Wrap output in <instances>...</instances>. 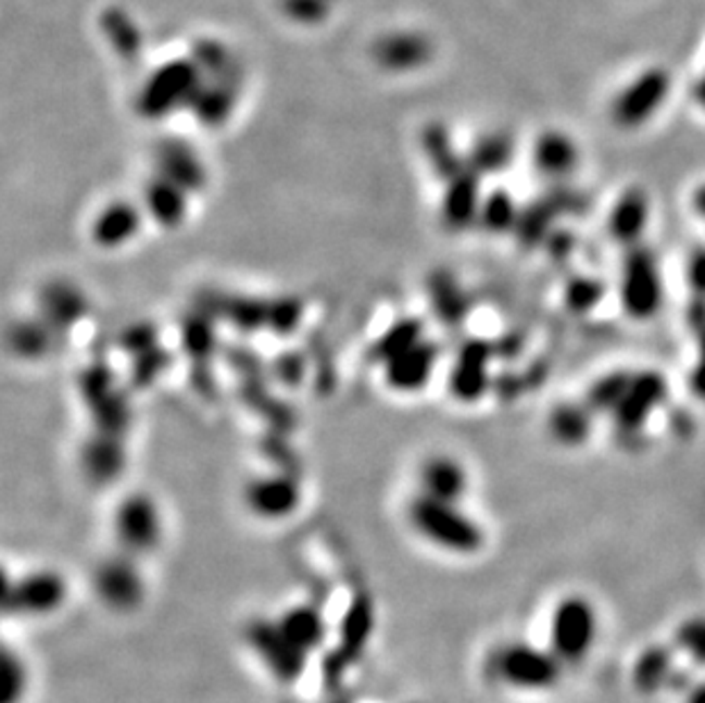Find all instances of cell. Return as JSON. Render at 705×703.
<instances>
[{"label":"cell","mask_w":705,"mask_h":703,"mask_svg":"<svg viewBox=\"0 0 705 703\" xmlns=\"http://www.w3.org/2000/svg\"><path fill=\"white\" fill-rule=\"evenodd\" d=\"M406 516L423 539L443 551L470 555L484 547V530L459 507V503H445L418 493L408 503Z\"/></svg>","instance_id":"obj_1"},{"label":"cell","mask_w":705,"mask_h":703,"mask_svg":"<svg viewBox=\"0 0 705 703\" xmlns=\"http://www.w3.org/2000/svg\"><path fill=\"white\" fill-rule=\"evenodd\" d=\"M493 676L516 690H551L562 676V661L553 651H543L526 642L500 646L491 657Z\"/></svg>","instance_id":"obj_2"},{"label":"cell","mask_w":705,"mask_h":703,"mask_svg":"<svg viewBox=\"0 0 705 703\" xmlns=\"http://www.w3.org/2000/svg\"><path fill=\"white\" fill-rule=\"evenodd\" d=\"M244 640L261 661V665L275 676L279 683L286 686L298 683L302 674L306 671L309 653H304L288 638L277 619H265V617L252 619L247 624Z\"/></svg>","instance_id":"obj_3"},{"label":"cell","mask_w":705,"mask_h":703,"mask_svg":"<svg viewBox=\"0 0 705 703\" xmlns=\"http://www.w3.org/2000/svg\"><path fill=\"white\" fill-rule=\"evenodd\" d=\"M201 70L197 62L180 60L161 66L140 92L138 108L144 120H163L172 110L190 105L201 87Z\"/></svg>","instance_id":"obj_4"},{"label":"cell","mask_w":705,"mask_h":703,"mask_svg":"<svg viewBox=\"0 0 705 703\" xmlns=\"http://www.w3.org/2000/svg\"><path fill=\"white\" fill-rule=\"evenodd\" d=\"M621 304L634 321H649L663 306V279L646 247H632L621 272Z\"/></svg>","instance_id":"obj_5"},{"label":"cell","mask_w":705,"mask_h":703,"mask_svg":"<svg viewBox=\"0 0 705 703\" xmlns=\"http://www.w3.org/2000/svg\"><path fill=\"white\" fill-rule=\"evenodd\" d=\"M596 640V612L582 597L564 599L551 622V651L562 663H578Z\"/></svg>","instance_id":"obj_6"},{"label":"cell","mask_w":705,"mask_h":703,"mask_svg":"<svg viewBox=\"0 0 705 703\" xmlns=\"http://www.w3.org/2000/svg\"><path fill=\"white\" fill-rule=\"evenodd\" d=\"M115 535L122 553L130 557L149 555L163 539L161 510L147 493L126 495L115 514Z\"/></svg>","instance_id":"obj_7"},{"label":"cell","mask_w":705,"mask_h":703,"mask_svg":"<svg viewBox=\"0 0 705 703\" xmlns=\"http://www.w3.org/2000/svg\"><path fill=\"white\" fill-rule=\"evenodd\" d=\"M66 601V582L58 572L39 569L5 582V612L21 617L53 615Z\"/></svg>","instance_id":"obj_8"},{"label":"cell","mask_w":705,"mask_h":703,"mask_svg":"<svg viewBox=\"0 0 705 703\" xmlns=\"http://www.w3.org/2000/svg\"><path fill=\"white\" fill-rule=\"evenodd\" d=\"M95 589L103 605L115 612L138 610L147 597V585L138 564H135V557L126 553L108 557L99 564L95 574Z\"/></svg>","instance_id":"obj_9"},{"label":"cell","mask_w":705,"mask_h":703,"mask_svg":"<svg viewBox=\"0 0 705 703\" xmlns=\"http://www.w3.org/2000/svg\"><path fill=\"white\" fill-rule=\"evenodd\" d=\"M669 74L649 70L637 76L612 103V120L621 128H637L646 124L669 97Z\"/></svg>","instance_id":"obj_10"},{"label":"cell","mask_w":705,"mask_h":703,"mask_svg":"<svg viewBox=\"0 0 705 703\" xmlns=\"http://www.w3.org/2000/svg\"><path fill=\"white\" fill-rule=\"evenodd\" d=\"M669 396V387L665 377L653 371H644L640 375H632L630 387L617 410L612 412L614 427H617L619 437L624 435H642V429L651 414L663 404Z\"/></svg>","instance_id":"obj_11"},{"label":"cell","mask_w":705,"mask_h":703,"mask_svg":"<svg viewBox=\"0 0 705 703\" xmlns=\"http://www.w3.org/2000/svg\"><path fill=\"white\" fill-rule=\"evenodd\" d=\"M302 491L290 475H261L244 489V503L259 518H288L300 507Z\"/></svg>","instance_id":"obj_12"},{"label":"cell","mask_w":705,"mask_h":703,"mask_svg":"<svg viewBox=\"0 0 705 703\" xmlns=\"http://www.w3.org/2000/svg\"><path fill=\"white\" fill-rule=\"evenodd\" d=\"M493 359V346L484 340H468L457 352L450 373V393L462 400H480L489 389V364Z\"/></svg>","instance_id":"obj_13"},{"label":"cell","mask_w":705,"mask_h":703,"mask_svg":"<svg viewBox=\"0 0 705 703\" xmlns=\"http://www.w3.org/2000/svg\"><path fill=\"white\" fill-rule=\"evenodd\" d=\"M482 190H480V174L470 167L448 178V188L443 194L441 215L443 222L454 231H464L470 224H477L482 209Z\"/></svg>","instance_id":"obj_14"},{"label":"cell","mask_w":705,"mask_h":703,"mask_svg":"<svg viewBox=\"0 0 705 703\" xmlns=\"http://www.w3.org/2000/svg\"><path fill=\"white\" fill-rule=\"evenodd\" d=\"M373 624H375V610L368 597H356L348 612L343 622H340V630H338V646L333 651L336 657V669L331 674V680L340 678L356 657L366 649L368 640H370V632H373Z\"/></svg>","instance_id":"obj_15"},{"label":"cell","mask_w":705,"mask_h":703,"mask_svg":"<svg viewBox=\"0 0 705 703\" xmlns=\"http://www.w3.org/2000/svg\"><path fill=\"white\" fill-rule=\"evenodd\" d=\"M439 346L431 340H420L418 346L406 350L404 354L391 359L386 364V384L398 393H416L423 391L439 361Z\"/></svg>","instance_id":"obj_16"},{"label":"cell","mask_w":705,"mask_h":703,"mask_svg":"<svg viewBox=\"0 0 705 703\" xmlns=\"http://www.w3.org/2000/svg\"><path fill=\"white\" fill-rule=\"evenodd\" d=\"M418 487L423 495L445 503H459L468 489V473L450 455H431L418 468Z\"/></svg>","instance_id":"obj_17"},{"label":"cell","mask_w":705,"mask_h":703,"mask_svg":"<svg viewBox=\"0 0 705 703\" xmlns=\"http://www.w3.org/2000/svg\"><path fill=\"white\" fill-rule=\"evenodd\" d=\"M142 229V211L130 201H112L95 217L92 240L103 249L128 244Z\"/></svg>","instance_id":"obj_18"},{"label":"cell","mask_w":705,"mask_h":703,"mask_svg":"<svg viewBox=\"0 0 705 703\" xmlns=\"http://www.w3.org/2000/svg\"><path fill=\"white\" fill-rule=\"evenodd\" d=\"M281 630L304 653H315L327 644L329 624L315 603H298L277 617Z\"/></svg>","instance_id":"obj_19"},{"label":"cell","mask_w":705,"mask_h":703,"mask_svg":"<svg viewBox=\"0 0 705 703\" xmlns=\"http://www.w3.org/2000/svg\"><path fill=\"white\" fill-rule=\"evenodd\" d=\"M188 194L174 180L158 174L144 190V213H149L163 229H176L188 215Z\"/></svg>","instance_id":"obj_20"},{"label":"cell","mask_w":705,"mask_h":703,"mask_svg":"<svg viewBox=\"0 0 705 703\" xmlns=\"http://www.w3.org/2000/svg\"><path fill=\"white\" fill-rule=\"evenodd\" d=\"M649 222V197L642 188H630L614 203L609 215V234L621 244H637Z\"/></svg>","instance_id":"obj_21"},{"label":"cell","mask_w":705,"mask_h":703,"mask_svg":"<svg viewBox=\"0 0 705 703\" xmlns=\"http://www.w3.org/2000/svg\"><path fill=\"white\" fill-rule=\"evenodd\" d=\"M429 53H431V43L423 35L406 33V30L383 37L375 49L379 64L393 72L418 70V66L429 58Z\"/></svg>","instance_id":"obj_22"},{"label":"cell","mask_w":705,"mask_h":703,"mask_svg":"<svg viewBox=\"0 0 705 703\" xmlns=\"http://www.w3.org/2000/svg\"><path fill=\"white\" fill-rule=\"evenodd\" d=\"M578 147L559 130L543 133L534 145V165L543 176L564 178L578 165Z\"/></svg>","instance_id":"obj_23"},{"label":"cell","mask_w":705,"mask_h":703,"mask_svg":"<svg viewBox=\"0 0 705 703\" xmlns=\"http://www.w3.org/2000/svg\"><path fill=\"white\" fill-rule=\"evenodd\" d=\"M158 167H161L158 174L174 180L186 192L199 190L203 186V178H206L203 163L188 145H165L158 151Z\"/></svg>","instance_id":"obj_24"},{"label":"cell","mask_w":705,"mask_h":703,"mask_svg":"<svg viewBox=\"0 0 705 703\" xmlns=\"http://www.w3.org/2000/svg\"><path fill=\"white\" fill-rule=\"evenodd\" d=\"M83 464L87 468V475L97 482H108L110 478L124 468V450L122 443L115 439L112 432H105L97 441H89L83 455Z\"/></svg>","instance_id":"obj_25"},{"label":"cell","mask_w":705,"mask_h":703,"mask_svg":"<svg viewBox=\"0 0 705 703\" xmlns=\"http://www.w3.org/2000/svg\"><path fill=\"white\" fill-rule=\"evenodd\" d=\"M591 418H594V414L589 412L587 404H574V402L559 404L555 406L549 418L551 435L562 445H580L591 435Z\"/></svg>","instance_id":"obj_26"},{"label":"cell","mask_w":705,"mask_h":703,"mask_svg":"<svg viewBox=\"0 0 705 703\" xmlns=\"http://www.w3.org/2000/svg\"><path fill=\"white\" fill-rule=\"evenodd\" d=\"M673 655L665 646H653L646 649L640 661L634 663V686L642 692H655L665 686H671L673 680Z\"/></svg>","instance_id":"obj_27"},{"label":"cell","mask_w":705,"mask_h":703,"mask_svg":"<svg viewBox=\"0 0 705 703\" xmlns=\"http://www.w3.org/2000/svg\"><path fill=\"white\" fill-rule=\"evenodd\" d=\"M512 158H514V142L509 135L493 133L482 140H477L470 153L468 167L475 170L480 176L495 174V172H503L509 165Z\"/></svg>","instance_id":"obj_28"},{"label":"cell","mask_w":705,"mask_h":703,"mask_svg":"<svg viewBox=\"0 0 705 703\" xmlns=\"http://www.w3.org/2000/svg\"><path fill=\"white\" fill-rule=\"evenodd\" d=\"M518 215L520 211L516 206L514 197L505 190H493L482 199L480 219H477V224L489 234H507L516 229Z\"/></svg>","instance_id":"obj_29"},{"label":"cell","mask_w":705,"mask_h":703,"mask_svg":"<svg viewBox=\"0 0 705 703\" xmlns=\"http://www.w3.org/2000/svg\"><path fill=\"white\" fill-rule=\"evenodd\" d=\"M559 211L551 199L532 203L530 209H523L516 222V236L523 244H541L551 238V226Z\"/></svg>","instance_id":"obj_30"},{"label":"cell","mask_w":705,"mask_h":703,"mask_svg":"<svg viewBox=\"0 0 705 703\" xmlns=\"http://www.w3.org/2000/svg\"><path fill=\"white\" fill-rule=\"evenodd\" d=\"M41 306H43V317H47V321H51L55 325H72L85 311V300L76 288L55 284L47 292H43Z\"/></svg>","instance_id":"obj_31"},{"label":"cell","mask_w":705,"mask_h":703,"mask_svg":"<svg viewBox=\"0 0 705 703\" xmlns=\"http://www.w3.org/2000/svg\"><path fill=\"white\" fill-rule=\"evenodd\" d=\"M423 340V323L416 321V317H404V321L395 323L389 331H386L379 343L375 346V354L389 364L391 359L404 354L406 350H412Z\"/></svg>","instance_id":"obj_32"},{"label":"cell","mask_w":705,"mask_h":703,"mask_svg":"<svg viewBox=\"0 0 705 703\" xmlns=\"http://www.w3.org/2000/svg\"><path fill=\"white\" fill-rule=\"evenodd\" d=\"M632 381L630 373L617 371V373H609L605 377H601L594 387L589 389L584 404L589 406L591 414H603V412H614L617 410V404L621 402V398L626 396L628 387Z\"/></svg>","instance_id":"obj_33"},{"label":"cell","mask_w":705,"mask_h":703,"mask_svg":"<svg viewBox=\"0 0 705 703\" xmlns=\"http://www.w3.org/2000/svg\"><path fill=\"white\" fill-rule=\"evenodd\" d=\"M0 701L3 703H21L26 690H28V669L24 661L10 649H3V657H0Z\"/></svg>","instance_id":"obj_34"},{"label":"cell","mask_w":705,"mask_h":703,"mask_svg":"<svg viewBox=\"0 0 705 703\" xmlns=\"http://www.w3.org/2000/svg\"><path fill=\"white\" fill-rule=\"evenodd\" d=\"M603 284L591 277H574L566 286V306L574 313H587L603 300Z\"/></svg>","instance_id":"obj_35"},{"label":"cell","mask_w":705,"mask_h":703,"mask_svg":"<svg viewBox=\"0 0 705 703\" xmlns=\"http://www.w3.org/2000/svg\"><path fill=\"white\" fill-rule=\"evenodd\" d=\"M676 640L696 665H705V617H694L682 624Z\"/></svg>","instance_id":"obj_36"},{"label":"cell","mask_w":705,"mask_h":703,"mask_svg":"<svg viewBox=\"0 0 705 703\" xmlns=\"http://www.w3.org/2000/svg\"><path fill=\"white\" fill-rule=\"evenodd\" d=\"M435 304L443 313L448 323H462L466 317V302L462 298L459 288L452 281H437Z\"/></svg>","instance_id":"obj_37"},{"label":"cell","mask_w":705,"mask_h":703,"mask_svg":"<svg viewBox=\"0 0 705 703\" xmlns=\"http://www.w3.org/2000/svg\"><path fill=\"white\" fill-rule=\"evenodd\" d=\"M12 338L16 343V350L21 354H30V356H39L41 352H47L51 340L47 329L37 325H21Z\"/></svg>","instance_id":"obj_38"},{"label":"cell","mask_w":705,"mask_h":703,"mask_svg":"<svg viewBox=\"0 0 705 703\" xmlns=\"http://www.w3.org/2000/svg\"><path fill=\"white\" fill-rule=\"evenodd\" d=\"M302 317V306L294 300H279L275 304H269V323L277 329H292L300 323Z\"/></svg>","instance_id":"obj_39"},{"label":"cell","mask_w":705,"mask_h":703,"mask_svg":"<svg viewBox=\"0 0 705 703\" xmlns=\"http://www.w3.org/2000/svg\"><path fill=\"white\" fill-rule=\"evenodd\" d=\"M284 10L288 16L298 21H320L327 14V5L323 0H284Z\"/></svg>","instance_id":"obj_40"},{"label":"cell","mask_w":705,"mask_h":703,"mask_svg":"<svg viewBox=\"0 0 705 703\" xmlns=\"http://www.w3.org/2000/svg\"><path fill=\"white\" fill-rule=\"evenodd\" d=\"M688 284L694 298H705V247L696 249L688 263Z\"/></svg>","instance_id":"obj_41"},{"label":"cell","mask_w":705,"mask_h":703,"mask_svg":"<svg viewBox=\"0 0 705 703\" xmlns=\"http://www.w3.org/2000/svg\"><path fill=\"white\" fill-rule=\"evenodd\" d=\"M545 247L551 249V254L555 259H562L564 254L568 256V254H571V249H574V236L571 234H564V231L551 234V238L545 240Z\"/></svg>","instance_id":"obj_42"},{"label":"cell","mask_w":705,"mask_h":703,"mask_svg":"<svg viewBox=\"0 0 705 703\" xmlns=\"http://www.w3.org/2000/svg\"><path fill=\"white\" fill-rule=\"evenodd\" d=\"M688 323L690 327L701 334L705 329V298H694L688 309Z\"/></svg>","instance_id":"obj_43"},{"label":"cell","mask_w":705,"mask_h":703,"mask_svg":"<svg viewBox=\"0 0 705 703\" xmlns=\"http://www.w3.org/2000/svg\"><path fill=\"white\" fill-rule=\"evenodd\" d=\"M690 391L696 398L705 400V359H701L698 364L694 366V371L690 373Z\"/></svg>","instance_id":"obj_44"},{"label":"cell","mask_w":705,"mask_h":703,"mask_svg":"<svg viewBox=\"0 0 705 703\" xmlns=\"http://www.w3.org/2000/svg\"><path fill=\"white\" fill-rule=\"evenodd\" d=\"M694 209L701 217H705V184L694 192Z\"/></svg>","instance_id":"obj_45"},{"label":"cell","mask_w":705,"mask_h":703,"mask_svg":"<svg viewBox=\"0 0 705 703\" xmlns=\"http://www.w3.org/2000/svg\"><path fill=\"white\" fill-rule=\"evenodd\" d=\"M688 703H705V683L696 686V688L690 692Z\"/></svg>","instance_id":"obj_46"},{"label":"cell","mask_w":705,"mask_h":703,"mask_svg":"<svg viewBox=\"0 0 705 703\" xmlns=\"http://www.w3.org/2000/svg\"><path fill=\"white\" fill-rule=\"evenodd\" d=\"M696 99H698L701 105L705 108V76H703V80H701L698 87H696Z\"/></svg>","instance_id":"obj_47"},{"label":"cell","mask_w":705,"mask_h":703,"mask_svg":"<svg viewBox=\"0 0 705 703\" xmlns=\"http://www.w3.org/2000/svg\"><path fill=\"white\" fill-rule=\"evenodd\" d=\"M698 348H701V359H705V329L698 334Z\"/></svg>","instance_id":"obj_48"}]
</instances>
